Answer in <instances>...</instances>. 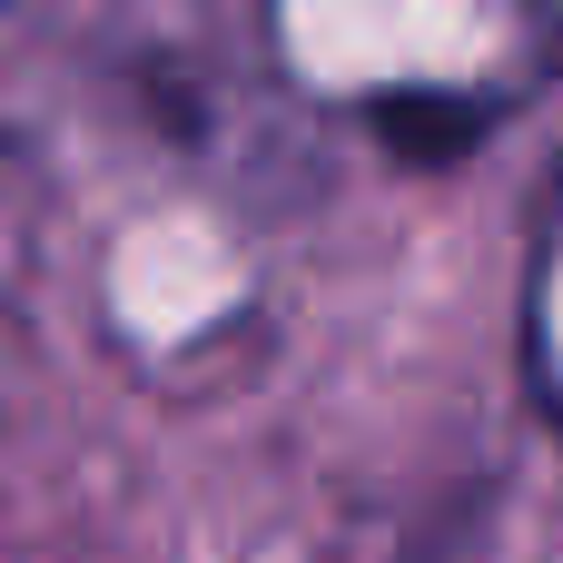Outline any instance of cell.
<instances>
[{
  "instance_id": "6da1fadb",
  "label": "cell",
  "mask_w": 563,
  "mask_h": 563,
  "mask_svg": "<svg viewBox=\"0 0 563 563\" xmlns=\"http://www.w3.org/2000/svg\"><path fill=\"white\" fill-rule=\"evenodd\" d=\"M475 129H485V119H475L465 99H396V109H386V139H396V148H416V158H435V148H465Z\"/></svg>"
}]
</instances>
